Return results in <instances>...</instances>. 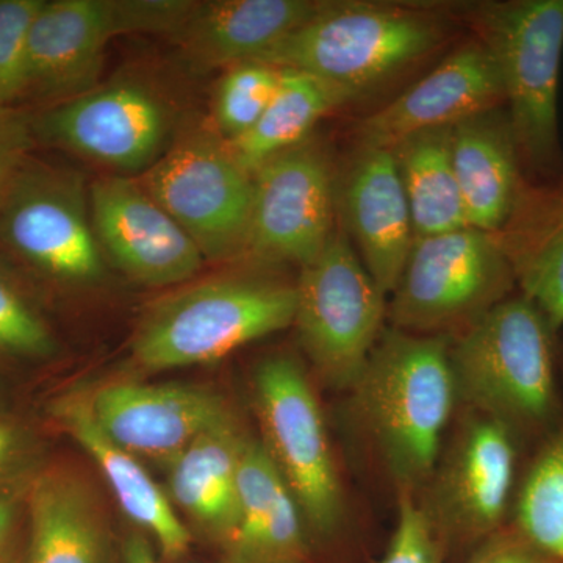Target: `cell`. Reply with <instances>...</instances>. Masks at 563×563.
Wrapping results in <instances>:
<instances>
[{"instance_id": "cell-26", "label": "cell", "mask_w": 563, "mask_h": 563, "mask_svg": "<svg viewBox=\"0 0 563 563\" xmlns=\"http://www.w3.org/2000/svg\"><path fill=\"white\" fill-rule=\"evenodd\" d=\"M357 96L361 92L312 74L282 69L279 88L257 124L225 143L236 162L252 174L274 155L309 140L322 118Z\"/></svg>"}, {"instance_id": "cell-1", "label": "cell", "mask_w": 563, "mask_h": 563, "mask_svg": "<svg viewBox=\"0 0 563 563\" xmlns=\"http://www.w3.org/2000/svg\"><path fill=\"white\" fill-rule=\"evenodd\" d=\"M558 333L518 291L451 343L457 399L512 429L531 451L563 415Z\"/></svg>"}, {"instance_id": "cell-10", "label": "cell", "mask_w": 563, "mask_h": 563, "mask_svg": "<svg viewBox=\"0 0 563 563\" xmlns=\"http://www.w3.org/2000/svg\"><path fill=\"white\" fill-rule=\"evenodd\" d=\"M254 407L258 440L307 526L317 536H332L343 521V488L321 407L301 363L287 354L265 358L254 373Z\"/></svg>"}, {"instance_id": "cell-17", "label": "cell", "mask_w": 563, "mask_h": 563, "mask_svg": "<svg viewBox=\"0 0 563 563\" xmlns=\"http://www.w3.org/2000/svg\"><path fill=\"white\" fill-rule=\"evenodd\" d=\"M336 220L377 287L390 296L415 242L409 203L391 147L361 144L336 176Z\"/></svg>"}, {"instance_id": "cell-29", "label": "cell", "mask_w": 563, "mask_h": 563, "mask_svg": "<svg viewBox=\"0 0 563 563\" xmlns=\"http://www.w3.org/2000/svg\"><path fill=\"white\" fill-rule=\"evenodd\" d=\"M282 69L244 62L225 69L214 91L211 128L224 141L240 139L263 117L280 84Z\"/></svg>"}, {"instance_id": "cell-23", "label": "cell", "mask_w": 563, "mask_h": 563, "mask_svg": "<svg viewBox=\"0 0 563 563\" xmlns=\"http://www.w3.org/2000/svg\"><path fill=\"white\" fill-rule=\"evenodd\" d=\"M246 439L235 415L228 413L166 466V495L174 509L221 547L239 520V472Z\"/></svg>"}, {"instance_id": "cell-32", "label": "cell", "mask_w": 563, "mask_h": 563, "mask_svg": "<svg viewBox=\"0 0 563 563\" xmlns=\"http://www.w3.org/2000/svg\"><path fill=\"white\" fill-rule=\"evenodd\" d=\"M377 563H440V533L413 493L399 492L395 532Z\"/></svg>"}, {"instance_id": "cell-12", "label": "cell", "mask_w": 563, "mask_h": 563, "mask_svg": "<svg viewBox=\"0 0 563 563\" xmlns=\"http://www.w3.org/2000/svg\"><path fill=\"white\" fill-rule=\"evenodd\" d=\"M32 131L40 143L131 177L169 146L172 113L151 88L121 80L32 114Z\"/></svg>"}, {"instance_id": "cell-6", "label": "cell", "mask_w": 563, "mask_h": 563, "mask_svg": "<svg viewBox=\"0 0 563 563\" xmlns=\"http://www.w3.org/2000/svg\"><path fill=\"white\" fill-rule=\"evenodd\" d=\"M517 291L495 233L463 228L415 239L387 318L399 331L461 333Z\"/></svg>"}, {"instance_id": "cell-3", "label": "cell", "mask_w": 563, "mask_h": 563, "mask_svg": "<svg viewBox=\"0 0 563 563\" xmlns=\"http://www.w3.org/2000/svg\"><path fill=\"white\" fill-rule=\"evenodd\" d=\"M295 312V284L265 274H228L184 285L141 314L129 363L150 374L214 363L290 328Z\"/></svg>"}, {"instance_id": "cell-20", "label": "cell", "mask_w": 563, "mask_h": 563, "mask_svg": "<svg viewBox=\"0 0 563 563\" xmlns=\"http://www.w3.org/2000/svg\"><path fill=\"white\" fill-rule=\"evenodd\" d=\"M317 0H209L195 2L173 41L198 70L254 62L310 20Z\"/></svg>"}, {"instance_id": "cell-13", "label": "cell", "mask_w": 563, "mask_h": 563, "mask_svg": "<svg viewBox=\"0 0 563 563\" xmlns=\"http://www.w3.org/2000/svg\"><path fill=\"white\" fill-rule=\"evenodd\" d=\"M525 448L512 429L490 417L476 413L463 426L429 479L422 504L440 536L485 540L510 523L528 461Z\"/></svg>"}, {"instance_id": "cell-24", "label": "cell", "mask_w": 563, "mask_h": 563, "mask_svg": "<svg viewBox=\"0 0 563 563\" xmlns=\"http://www.w3.org/2000/svg\"><path fill=\"white\" fill-rule=\"evenodd\" d=\"M518 291L563 329V181L526 184L506 224L495 233Z\"/></svg>"}, {"instance_id": "cell-14", "label": "cell", "mask_w": 563, "mask_h": 563, "mask_svg": "<svg viewBox=\"0 0 563 563\" xmlns=\"http://www.w3.org/2000/svg\"><path fill=\"white\" fill-rule=\"evenodd\" d=\"M92 228L107 263L146 287L184 284L206 258L190 235L132 177H99L90 185Z\"/></svg>"}, {"instance_id": "cell-16", "label": "cell", "mask_w": 563, "mask_h": 563, "mask_svg": "<svg viewBox=\"0 0 563 563\" xmlns=\"http://www.w3.org/2000/svg\"><path fill=\"white\" fill-rule=\"evenodd\" d=\"M102 431L139 461L168 466L202 432L231 413L217 393L196 385L117 383L91 395Z\"/></svg>"}, {"instance_id": "cell-18", "label": "cell", "mask_w": 563, "mask_h": 563, "mask_svg": "<svg viewBox=\"0 0 563 563\" xmlns=\"http://www.w3.org/2000/svg\"><path fill=\"white\" fill-rule=\"evenodd\" d=\"M506 107L501 74L483 41L459 47L428 76L383 109L357 122L358 144L393 147L404 136L454 128L484 111Z\"/></svg>"}, {"instance_id": "cell-36", "label": "cell", "mask_w": 563, "mask_h": 563, "mask_svg": "<svg viewBox=\"0 0 563 563\" xmlns=\"http://www.w3.org/2000/svg\"><path fill=\"white\" fill-rule=\"evenodd\" d=\"M32 446L13 422L0 420V490L27 481Z\"/></svg>"}, {"instance_id": "cell-8", "label": "cell", "mask_w": 563, "mask_h": 563, "mask_svg": "<svg viewBox=\"0 0 563 563\" xmlns=\"http://www.w3.org/2000/svg\"><path fill=\"white\" fill-rule=\"evenodd\" d=\"M140 181L206 261H243L254 176L213 128L192 125L177 133Z\"/></svg>"}, {"instance_id": "cell-21", "label": "cell", "mask_w": 563, "mask_h": 563, "mask_svg": "<svg viewBox=\"0 0 563 563\" xmlns=\"http://www.w3.org/2000/svg\"><path fill=\"white\" fill-rule=\"evenodd\" d=\"M306 518L261 440L247 435L239 472V520L224 563H309Z\"/></svg>"}, {"instance_id": "cell-37", "label": "cell", "mask_w": 563, "mask_h": 563, "mask_svg": "<svg viewBox=\"0 0 563 563\" xmlns=\"http://www.w3.org/2000/svg\"><path fill=\"white\" fill-rule=\"evenodd\" d=\"M121 563H161L154 548L143 533H131L125 537L121 547Z\"/></svg>"}, {"instance_id": "cell-15", "label": "cell", "mask_w": 563, "mask_h": 563, "mask_svg": "<svg viewBox=\"0 0 563 563\" xmlns=\"http://www.w3.org/2000/svg\"><path fill=\"white\" fill-rule=\"evenodd\" d=\"M128 33L124 0H44L29 41L22 101L49 107L91 91L110 41Z\"/></svg>"}, {"instance_id": "cell-25", "label": "cell", "mask_w": 563, "mask_h": 563, "mask_svg": "<svg viewBox=\"0 0 563 563\" xmlns=\"http://www.w3.org/2000/svg\"><path fill=\"white\" fill-rule=\"evenodd\" d=\"M31 563H106L107 536L95 495L70 470L35 472L25 493Z\"/></svg>"}, {"instance_id": "cell-30", "label": "cell", "mask_w": 563, "mask_h": 563, "mask_svg": "<svg viewBox=\"0 0 563 563\" xmlns=\"http://www.w3.org/2000/svg\"><path fill=\"white\" fill-rule=\"evenodd\" d=\"M44 0H0V103L24 99L29 41Z\"/></svg>"}, {"instance_id": "cell-5", "label": "cell", "mask_w": 563, "mask_h": 563, "mask_svg": "<svg viewBox=\"0 0 563 563\" xmlns=\"http://www.w3.org/2000/svg\"><path fill=\"white\" fill-rule=\"evenodd\" d=\"M474 22L501 74L506 110L526 172L544 179L558 177L563 0L483 3Z\"/></svg>"}, {"instance_id": "cell-31", "label": "cell", "mask_w": 563, "mask_h": 563, "mask_svg": "<svg viewBox=\"0 0 563 563\" xmlns=\"http://www.w3.org/2000/svg\"><path fill=\"white\" fill-rule=\"evenodd\" d=\"M57 350L49 325L13 285L0 277V352L22 358L51 357Z\"/></svg>"}, {"instance_id": "cell-22", "label": "cell", "mask_w": 563, "mask_h": 563, "mask_svg": "<svg viewBox=\"0 0 563 563\" xmlns=\"http://www.w3.org/2000/svg\"><path fill=\"white\" fill-rule=\"evenodd\" d=\"M453 162L466 225L498 232L528 184L506 107L454 125Z\"/></svg>"}, {"instance_id": "cell-27", "label": "cell", "mask_w": 563, "mask_h": 563, "mask_svg": "<svg viewBox=\"0 0 563 563\" xmlns=\"http://www.w3.org/2000/svg\"><path fill=\"white\" fill-rule=\"evenodd\" d=\"M415 239L468 228L453 162V128L404 136L391 147Z\"/></svg>"}, {"instance_id": "cell-34", "label": "cell", "mask_w": 563, "mask_h": 563, "mask_svg": "<svg viewBox=\"0 0 563 563\" xmlns=\"http://www.w3.org/2000/svg\"><path fill=\"white\" fill-rule=\"evenodd\" d=\"M31 477L0 490V563H31L25 503Z\"/></svg>"}, {"instance_id": "cell-35", "label": "cell", "mask_w": 563, "mask_h": 563, "mask_svg": "<svg viewBox=\"0 0 563 563\" xmlns=\"http://www.w3.org/2000/svg\"><path fill=\"white\" fill-rule=\"evenodd\" d=\"M468 563H559L518 531L512 523L504 526L484 540Z\"/></svg>"}, {"instance_id": "cell-28", "label": "cell", "mask_w": 563, "mask_h": 563, "mask_svg": "<svg viewBox=\"0 0 563 563\" xmlns=\"http://www.w3.org/2000/svg\"><path fill=\"white\" fill-rule=\"evenodd\" d=\"M510 523L563 563V415L528 455Z\"/></svg>"}, {"instance_id": "cell-19", "label": "cell", "mask_w": 563, "mask_h": 563, "mask_svg": "<svg viewBox=\"0 0 563 563\" xmlns=\"http://www.w3.org/2000/svg\"><path fill=\"white\" fill-rule=\"evenodd\" d=\"M52 420L101 470L122 512L157 544L163 558L177 561L191 548V532L139 459L118 446L92 413L91 395L69 391L51 404Z\"/></svg>"}, {"instance_id": "cell-4", "label": "cell", "mask_w": 563, "mask_h": 563, "mask_svg": "<svg viewBox=\"0 0 563 563\" xmlns=\"http://www.w3.org/2000/svg\"><path fill=\"white\" fill-rule=\"evenodd\" d=\"M450 22L431 7L322 2L257 60L362 92L439 49Z\"/></svg>"}, {"instance_id": "cell-2", "label": "cell", "mask_w": 563, "mask_h": 563, "mask_svg": "<svg viewBox=\"0 0 563 563\" xmlns=\"http://www.w3.org/2000/svg\"><path fill=\"white\" fill-rule=\"evenodd\" d=\"M351 391L398 492L428 484L457 401L450 336L384 329Z\"/></svg>"}, {"instance_id": "cell-33", "label": "cell", "mask_w": 563, "mask_h": 563, "mask_svg": "<svg viewBox=\"0 0 563 563\" xmlns=\"http://www.w3.org/2000/svg\"><path fill=\"white\" fill-rule=\"evenodd\" d=\"M35 143L32 114L0 103V203Z\"/></svg>"}, {"instance_id": "cell-7", "label": "cell", "mask_w": 563, "mask_h": 563, "mask_svg": "<svg viewBox=\"0 0 563 563\" xmlns=\"http://www.w3.org/2000/svg\"><path fill=\"white\" fill-rule=\"evenodd\" d=\"M296 287L299 342L322 383L352 390L384 332L387 295L366 272L350 236L336 228L301 268Z\"/></svg>"}, {"instance_id": "cell-9", "label": "cell", "mask_w": 563, "mask_h": 563, "mask_svg": "<svg viewBox=\"0 0 563 563\" xmlns=\"http://www.w3.org/2000/svg\"><path fill=\"white\" fill-rule=\"evenodd\" d=\"M0 247L58 284H98L107 261L84 174L29 157L0 203Z\"/></svg>"}, {"instance_id": "cell-11", "label": "cell", "mask_w": 563, "mask_h": 563, "mask_svg": "<svg viewBox=\"0 0 563 563\" xmlns=\"http://www.w3.org/2000/svg\"><path fill=\"white\" fill-rule=\"evenodd\" d=\"M250 233L243 261L257 266L307 265L336 225V173L320 141H302L254 173Z\"/></svg>"}]
</instances>
